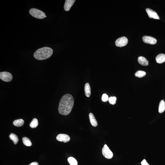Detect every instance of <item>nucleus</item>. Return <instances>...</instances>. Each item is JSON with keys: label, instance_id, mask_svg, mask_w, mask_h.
I'll return each instance as SVG.
<instances>
[{"label": "nucleus", "instance_id": "nucleus-5", "mask_svg": "<svg viewBox=\"0 0 165 165\" xmlns=\"http://www.w3.org/2000/svg\"><path fill=\"white\" fill-rule=\"evenodd\" d=\"M102 153L103 156L107 159H110L113 158V154L112 152L109 148L107 145H105L102 149Z\"/></svg>", "mask_w": 165, "mask_h": 165}, {"label": "nucleus", "instance_id": "nucleus-3", "mask_svg": "<svg viewBox=\"0 0 165 165\" xmlns=\"http://www.w3.org/2000/svg\"><path fill=\"white\" fill-rule=\"evenodd\" d=\"M29 13L33 17L39 19H43L46 16V14L43 12L34 8L31 9Z\"/></svg>", "mask_w": 165, "mask_h": 165}, {"label": "nucleus", "instance_id": "nucleus-24", "mask_svg": "<svg viewBox=\"0 0 165 165\" xmlns=\"http://www.w3.org/2000/svg\"><path fill=\"white\" fill-rule=\"evenodd\" d=\"M141 165H150L147 163L145 159H144L141 162Z\"/></svg>", "mask_w": 165, "mask_h": 165}, {"label": "nucleus", "instance_id": "nucleus-12", "mask_svg": "<svg viewBox=\"0 0 165 165\" xmlns=\"http://www.w3.org/2000/svg\"><path fill=\"white\" fill-rule=\"evenodd\" d=\"M156 60L158 63H164L165 62V54H158L156 58Z\"/></svg>", "mask_w": 165, "mask_h": 165}, {"label": "nucleus", "instance_id": "nucleus-22", "mask_svg": "<svg viewBox=\"0 0 165 165\" xmlns=\"http://www.w3.org/2000/svg\"><path fill=\"white\" fill-rule=\"evenodd\" d=\"M108 100L110 104L114 105L116 103L117 98L115 96L111 97L109 98Z\"/></svg>", "mask_w": 165, "mask_h": 165}, {"label": "nucleus", "instance_id": "nucleus-13", "mask_svg": "<svg viewBox=\"0 0 165 165\" xmlns=\"http://www.w3.org/2000/svg\"><path fill=\"white\" fill-rule=\"evenodd\" d=\"M138 60L139 63L142 66H147L149 64L148 61L144 57H139Z\"/></svg>", "mask_w": 165, "mask_h": 165}, {"label": "nucleus", "instance_id": "nucleus-20", "mask_svg": "<svg viewBox=\"0 0 165 165\" xmlns=\"http://www.w3.org/2000/svg\"><path fill=\"white\" fill-rule=\"evenodd\" d=\"M68 161L70 165H78V162L75 158L70 157L68 159Z\"/></svg>", "mask_w": 165, "mask_h": 165}, {"label": "nucleus", "instance_id": "nucleus-6", "mask_svg": "<svg viewBox=\"0 0 165 165\" xmlns=\"http://www.w3.org/2000/svg\"><path fill=\"white\" fill-rule=\"evenodd\" d=\"M128 42L127 39L125 37H122L116 40L115 45L118 47H123L125 46Z\"/></svg>", "mask_w": 165, "mask_h": 165}, {"label": "nucleus", "instance_id": "nucleus-11", "mask_svg": "<svg viewBox=\"0 0 165 165\" xmlns=\"http://www.w3.org/2000/svg\"><path fill=\"white\" fill-rule=\"evenodd\" d=\"M89 118L92 125L94 127H96L97 126V122L92 113H90L89 114Z\"/></svg>", "mask_w": 165, "mask_h": 165}, {"label": "nucleus", "instance_id": "nucleus-23", "mask_svg": "<svg viewBox=\"0 0 165 165\" xmlns=\"http://www.w3.org/2000/svg\"><path fill=\"white\" fill-rule=\"evenodd\" d=\"M109 97L108 95L106 94H103L102 95V101L106 102L108 100Z\"/></svg>", "mask_w": 165, "mask_h": 165}, {"label": "nucleus", "instance_id": "nucleus-15", "mask_svg": "<svg viewBox=\"0 0 165 165\" xmlns=\"http://www.w3.org/2000/svg\"><path fill=\"white\" fill-rule=\"evenodd\" d=\"M165 110V102L164 100H162L160 102L158 111L160 113L164 112Z\"/></svg>", "mask_w": 165, "mask_h": 165}, {"label": "nucleus", "instance_id": "nucleus-4", "mask_svg": "<svg viewBox=\"0 0 165 165\" xmlns=\"http://www.w3.org/2000/svg\"><path fill=\"white\" fill-rule=\"evenodd\" d=\"M12 76L10 73L7 72H3L0 73V79L4 82H10L12 79Z\"/></svg>", "mask_w": 165, "mask_h": 165}, {"label": "nucleus", "instance_id": "nucleus-25", "mask_svg": "<svg viewBox=\"0 0 165 165\" xmlns=\"http://www.w3.org/2000/svg\"><path fill=\"white\" fill-rule=\"evenodd\" d=\"M29 165H39L38 163L37 162H34L30 163Z\"/></svg>", "mask_w": 165, "mask_h": 165}, {"label": "nucleus", "instance_id": "nucleus-19", "mask_svg": "<svg viewBox=\"0 0 165 165\" xmlns=\"http://www.w3.org/2000/svg\"><path fill=\"white\" fill-rule=\"evenodd\" d=\"M38 125V119L35 118L33 119V120L30 124V126L32 128H35L37 127Z\"/></svg>", "mask_w": 165, "mask_h": 165}, {"label": "nucleus", "instance_id": "nucleus-7", "mask_svg": "<svg viewBox=\"0 0 165 165\" xmlns=\"http://www.w3.org/2000/svg\"><path fill=\"white\" fill-rule=\"evenodd\" d=\"M143 40L145 43L152 45L155 44L157 42V40L156 39L149 36H144L143 38Z\"/></svg>", "mask_w": 165, "mask_h": 165}, {"label": "nucleus", "instance_id": "nucleus-9", "mask_svg": "<svg viewBox=\"0 0 165 165\" xmlns=\"http://www.w3.org/2000/svg\"><path fill=\"white\" fill-rule=\"evenodd\" d=\"M146 11L150 18L154 19H160V18L157 13L154 10L150 8L146 9Z\"/></svg>", "mask_w": 165, "mask_h": 165}, {"label": "nucleus", "instance_id": "nucleus-16", "mask_svg": "<svg viewBox=\"0 0 165 165\" xmlns=\"http://www.w3.org/2000/svg\"><path fill=\"white\" fill-rule=\"evenodd\" d=\"M24 122L22 119L17 120L14 121L13 124L16 127H20L23 125Z\"/></svg>", "mask_w": 165, "mask_h": 165}, {"label": "nucleus", "instance_id": "nucleus-1", "mask_svg": "<svg viewBox=\"0 0 165 165\" xmlns=\"http://www.w3.org/2000/svg\"><path fill=\"white\" fill-rule=\"evenodd\" d=\"M74 104V99L72 96L70 94H65L60 101L58 112L62 115H68L71 112Z\"/></svg>", "mask_w": 165, "mask_h": 165}, {"label": "nucleus", "instance_id": "nucleus-8", "mask_svg": "<svg viewBox=\"0 0 165 165\" xmlns=\"http://www.w3.org/2000/svg\"><path fill=\"white\" fill-rule=\"evenodd\" d=\"M56 139L59 141L66 143L70 141V138L69 136L66 134H61L57 136Z\"/></svg>", "mask_w": 165, "mask_h": 165}, {"label": "nucleus", "instance_id": "nucleus-17", "mask_svg": "<svg viewBox=\"0 0 165 165\" xmlns=\"http://www.w3.org/2000/svg\"><path fill=\"white\" fill-rule=\"evenodd\" d=\"M9 138L11 140L13 141L14 144L15 145L17 144L18 143V140H19L17 136L15 134L12 133L10 134V135H9Z\"/></svg>", "mask_w": 165, "mask_h": 165}, {"label": "nucleus", "instance_id": "nucleus-21", "mask_svg": "<svg viewBox=\"0 0 165 165\" xmlns=\"http://www.w3.org/2000/svg\"><path fill=\"white\" fill-rule=\"evenodd\" d=\"M146 73L145 72L139 70L137 71L135 73V75L136 77H138L139 78H142L143 77L145 76L146 75Z\"/></svg>", "mask_w": 165, "mask_h": 165}, {"label": "nucleus", "instance_id": "nucleus-2", "mask_svg": "<svg viewBox=\"0 0 165 165\" xmlns=\"http://www.w3.org/2000/svg\"><path fill=\"white\" fill-rule=\"evenodd\" d=\"M53 49L48 47H44L39 49L34 53V56L39 60H44L51 56L53 54Z\"/></svg>", "mask_w": 165, "mask_h": 165}, {"label": "nucleus", "instance_id": "nucleus-14", "mask_svg": "<svg viewBox=\"0 0 165 165\" xmlns=\"http://www.w3.org/2000/svg\"><path fill=\"white\" fill-rule=\"evenodd\" d=\"M84 91L86 96L89 97L91 94V88L89 84L88 83H86L85 85Z\"/></svg>", "mask_w": 165, "mask_h": 165}, {"label": "nucleus", "instance_id": "nucleus-26", "mask_svg": "<svg viewBox=\"0 0 165 165\" xmlns=\"http://www.w3.org/2000/svg\"><path fill=\"white\" fill-rule=\"evenodd\" d=\"M47 17L46 16H45V18H46V17Z\"/></svg>", "mask_w": 165, "mask_h": 165}, {"label": "nucleus", "instance_id": "nucleus-10", "mask_svg": "<svg viewBox=\"0 0 165 165\" xmlns=\"http://www.w3.org/2000/svg\"><path fill=\"white\" fill-rule=\"evenodd\" d=\"M75 1V0H66L64 5V9L65 11H69Z\"/></svg>", "mask_w": 165, "mask_h": 165}, {"label": "nucleus", "instance_id": "nucleus-18", "mask_svg": "<svg viewBox=\"0 0 165 165\" xmlns=\"http://www.w3.org/2000/svg\"><path fill=\"white\" fill-rule=\"evenodd\" d=\"M23 142L24 144L27 146H32V143L30 140L26 137H24L22 138Z\"/></svg>", "mask_w": 165, "mask_h": 165}]
</instances>
